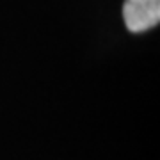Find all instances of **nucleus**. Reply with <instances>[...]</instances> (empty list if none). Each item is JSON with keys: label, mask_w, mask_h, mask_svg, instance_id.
Here are the masks:
<instances>
[{"label": "nucleus", "mask_w": 160, "mask_h": 160, "mask_svg": "<svg viewBox=\"0 0 160 160\" xmlns=\"http://www.w3.org/2000/svg\"><path fill=\"white\" fill-rule=\"evenodd\" d=\"M123 16L130 32H144L160 22V0H125Z\"/></svg>", "instance_id": "1"}]
</instances>
